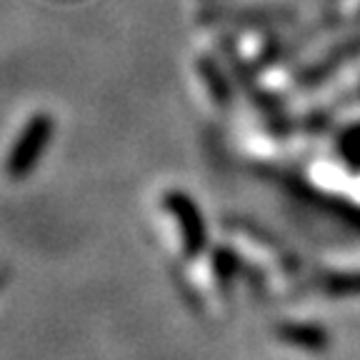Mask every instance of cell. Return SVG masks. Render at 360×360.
I'll use <instances>...</instances> for the list:
<instances>
[{
	"mask_svg": "<svg viewBox=\"0 0 360 360\" xmlns=\"http://www.w3.org/2000/svg\"><path fill=\"white\" fill-rule=\"evenodd\" d=\"M326 290L333 292V295H360V273L330 276L326 281Z\"/></svg>",
	"mask_w": 360,
	"mask_h": 360,
	"instance_id": "6",
	"label": "cell"
},
{
	"mask_svg": "<svg viewBox=\"0 0 360 360\" xmlns=\"http://www.w3.org/2000/svg\"><path fill=\"white\" fill-rule=\"evenodd\" d=\"M6 285V270H0V288Z\"/></svg>",
	"mask_w": 360,
	"mask_h": 360,
	"instance_id": "7",
	"label": "cell"
},
{
	"mask_svg": "<svg viewBox=\"0 0 360 360\" xmlns=\"http://www.w3.org/2000/svg\"><path fill=\"white\" fill-rule=\"evenodd\" d=\"M276 333L283 343L292 345V348L313 350V353L328 348V333L310 323H283Z\"/></svg>",
	"mask_w": 360,
	"mask_h": 360,
	"instance_id": "3",
	"label": "cell"
},
{
	"mask_svg": "<svg viewBox=\"0 0 360 360\" xmlns=\"http://www.w3.org/2000/svg\"><path fill=\"white\" fill-rule=\"evenodd\" d=\"M338 150H340V155H343V160L350 168L360 170V125H353L350 130H345Z\"/></svg>",
	"mask_w": 360,
	"mask_h": 360,
	"instance_id": "5",
	"label": "cell"
},
{
	"mask_svg": "<svg viewBox=\"0 0 360 360\" xmlns=\"http://www.w3.org/2000/svg\"><path fill=\"white\" fill-rule=\"evenodd\" d=\"M348 6H353V8H358V6H360V0H348Z\"/></svg>",
	"mask_w": 360,
	"mask_h": 360,
	"instance_id": "8",
	"label": "cell"
},
{
	"mask_svg": "<svg viewBox=\"0 0 360 360\" xmlns=\"http://www.w3.org/2000/svg\"><path fill=\"white\" fill-rule=\"evenodd\" d=\"M213 268H215V273H218L220 281L231 283L233 278L238 276V270H240V260L236 258L233 250L220 248V250H215V255H213Z\"/></svg>",
	"mask_w": 360,
	"mask_h": 360,
	"instance_id": "4",
	"label": "cell"
},
{
	"mask_svg": "<svg viewBox=\"0 0 360 360\" xmlns=\"http://www.w3.org/2000/svg\"><path fill=\"white\" fill-rule=\"evenodd\" d=\"M53 141V118L48 112H35L18 135L15 146L8 155V175L13 180L28 178L38 168L40 158L45 155Z\"/></svg>",
	"mask_w": 360,
	"mask_h": 360,
	"instance_id": "1",
	"label": "cell"
},
{
	"mask_svg": "<svg viewBox=\"0 0 360 360\" xmlns=\"http://www.w3.org/2000/svg\"><path fill=\"white\" fill-rule=\"evenodd\" d=\"M165 208L175 218L180 233H183V250H186L188 258H195L205 250V240H208V233H205V223H202V215L198 210L195 200H193L188 193L170 191L165 193Z\"/></svg>",
	"mask_w": 360,
	"mask_h": 360,
	"instance_id": "2",
	"label": "cell"
}]
</instances>
